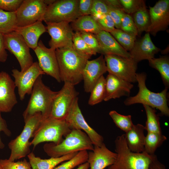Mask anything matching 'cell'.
<instances>
[{
	"instance_id": "6da1fadb",
	"label": "cell",
	"mask_w": 169,
	"mask_h": 169,
	"mask_svg": "<svg viewBox=\"0 0 169 169\" xmlns=\"http://www.w3.org/2000/svg\"><path fill=\"white\" fill-rule=\"evenodd\" d=\"M61 81L75 85L83 80V72L90 58L77 51L73 47L55 50Z\"/></svg>"
},
{
	"instance_id": "7a4b0ae2",
	"label": "cell",
	"mask_w": 169,
	"mask_h": 169,
	"mask_svg": "<svg viewBox=\"0 0 169 169\" xmlns=\"http://www.w3.org/2000/svg\"><path fill=\"white\" fill-rule=\"evenodd\" d=\"M115 143L116 159L107 169H149L155 154L131 151L126 143L125 134L117 136Z\"/></svg>"
},
{
	"instance_id": "3957f363",
	"label": "cell",
	"mask_w": 169,
	"mask_h": 169,
	"mask_svg": "<svg viewBox=\"0 0 169 169\" xmlns=\"http://www.w3.org/2000/svg\"><path fill=\"white\" fill-rule=\"evenodd\" d=\"M94 146L84 131L72 130L59 143L49 142L43 146L44 151L50 157H60L84 150L92 151Z\"/></svg>"
},
{
	"instance_id": "277c9868",
	"label": "cell",
	"mask_w": 169,
	"mask_h": 169,
	"mask_svg": "<svg viewBox=\"0 0 169 169\" xmlns=\"http://www.w3.org/2000/svg\"><path fill=\"white\" fill-rule=\"evenodd\" d=\"M136 76L139 89L138 92L136 95L127 98L124 101L125 105L128 106L139 103L147 105L158 109L162 115L168 116V89L165 88L159 93L151 91L146 86V74L145 73H136Z\"/></svg>"
},
{
	"instance_id": "5b68a950",
	"label": "cell",
	"mask_w": 169,
	"mask_h": 169,
	"mask_svg": "<svg viewBox=\"0 0 169 169\" xmlns=\"http://www.w3.org/2000/svg\"><path fill=\"white\" fill-rule=\"evenodd\" d=\"M58 93L45 85L42 75L37 79L31 94V96L23 116L24 121L35 114L40 113L43 120L49 117L54 99Z\"/></svg>"
},
{
	"instance_id": "8992f818",
	"label": "cell",
	"mask_w": 169,
	"mask_h": 169,
	"mask_svg": "<svg viewBox=\"0 0 169 169\" xmlns=\"http://www.w3.org/2000/svg\"><path fill=\"white\" fill-rule=\"evenodd\" d=\"M72 130L65 119L59 120L49 117L42 120L34 131L30 145L35 148L38 144L47 142L58 144Z\"/></svg>"
},
{
	"instance_id": "52a82bcc",
	"label": "cell",
	"mask_w": 169,
	"mask_h": 169,
	"mask_svg": "<svg viewBox=\"0 0 169 169\" xmlns=\"http://www.w3.org/2000/svg\"><path fill=\"white\" fill-rule=\"evenodd\" d=\"M43 119L41 113H36L24 121L25 125L21 133L8 144L11 151L8 159L11 161L24 157L30 152V139Z\"/></svg>"
},
{
	"instance_id": "ba28073f",
	"label": "cell",
	"mask_w": 169,
	"mask_h": 169,
	"mask_svg": "<svg viewBox=\"0 0 169 169\" xmlns=\"http://www.w3.org/2000/svg\"><path fill=\"white\" fill-rule=\"evenodd\" d=\"M79 0H56L48 5L43 21L46 23H72L80 16Z\"/></svg>"
},
{
	"instance_id": "9c48e42d",
	"label": "cell",
	"mask_w": 169,
	"mask_h": 169,
	"mask_svg": "<svg viewBox=\"0 0 169 169\" xmlns=\"http://www.w3.org/2000/svg\"><path fill=\"white\" fill-rule=\"evenodd\" d=\"M104 56L109 73L131 83L137 82L136 75L138 63L132 58L115 54Z\"/></svg>"
},
{
	"instance_id": "30bf717a",
	"label": "cell",
	"mask_w": 169,
	"mask_h": 169,
	"mask_svg": "<svg viewBox=\"0 0 169 169\" xmlns=\"http://www.w3.org/2000/svg\"><path fill=\"white\" fill-rule=\"evenodd\" d=\"M6 49L15 56L21 68V71L27 70L34 62L30 48L22 36L15 31L3 34Z\"/></svg>"
},
{
	"instance_id": "8fae6325",
	"label": "cell",
	"mask_w": 169,
	"mask_h": 169,
	"mask_svg": "<svg viewBox=\"0 0 169 169\" xmlns=\"http://www.w3.org/2000/svg\"><path fill=\"white\" fill-rule=\"evenodd\" d=\"M47 6L44 0H23L16 12L17 26L23 27L42 21Z\"/></svg>"
},
{
	"instance_id": "7c38bea8",
	"label": "cell",
	"mask_w": 169,
	"mask_h": 169,
	"mask_svg": "<svg viewBox=\"0 0 169 169\" xmlns=\"http://www.w3.org/2000/svg\"><path fill=\"white\" fill-rule=\"evenodd\" d=\"M78 95L74 85L64 82L54 99L49 117L57 119H65Z\"/></svg>"
},
{
	"instance_id": "4fadbf2b",
	"label": "cell",
	"mask_w": 169,
	"mask_h": 169,
	"mask_svg": "<svg viewBox=\"0 0 169 169\" xmlns=\"http://www.w3.org/2000/svg\"><path fill=\"white\" fill-rule=\"evenodd\" d=\"M78 100V97L73 102L65 120L71 130H83L94 146H100L104 143L103 138L86 122L79 106Z\"/></svg>"
},
{
	"instance_id": "5bb4252c",
	"label": "cell",
	"mask_w": 169,
	"mask_h": 169,
	"mask_svg": "<svg viewBox=\"0 0 169 169\" xmlns=\"http://www.w3.org/2000/svg\"><path fill=\"white\" fill-rule=\"evenodd\" d=\"M12 75L14 79V83L18 88L20 100L24 99L26 95H30L33 85L38 77L45 74L39 66L38 62H34L24 72L17 69L12 70Z\"/></svg>"
},
{
	"instance_id": "9a60e30c",
	"label": "cell",
	"mask_w": 169,
	"mask_h": 169,
	"mask_svg": "<svg viewBox=\"0 0 169 169\" xmlns=\"http://www.w3.org/2000/svg\"><path fill=\"white\" fill-rule=\"evenodd\" d=\"M67 22L46 23L47 31L51 37L49 42L50 48H59L73 46V30Z\"/></svg>"
},
{
	"instance_id": "2e32d148",
	"label": "cell",
	"mask_w": 169,
	"mask_h": 169,
	"mask_svg": "<svg viewBox=\"0 0 169 169\" xmlns=\"http://www.w3.org/2000/svg\"><path fill=\"white\" fill-rule=\"evenodd\" d=\"M38 58L40 68L46 74L50 75L60 82L59 69L55 50L47 47L42 40L38 41L33 50Z\"/></svg>"
},
{
	"instance_id": "e0dca14e",
	"label": "cell",
	"mask_w": 169,
	"mask_h": 169,
	"mask_svg": "<svg viewBox=\"0 0 169 169\" xmlns=\"http://www.w3.org/2000/svg\"><path fill=\"white\" fill-rule=\"evenodd\" d=\"M149 7L150 23L146 33L155 36L158 32L168 28L169 0H159L153 7Z\"/></svg>"
},
{
	"instance_id": "ac0fdd59",
	"label": "cell",
	"mask_w": 169,
	"mask_h": 169,
	"mask_svg": "<svg viewBox=\"0 0 169 169\" xmlns=\"http://www.w3.org/2000/svg\"><path fill=\"white\" fill-rule=\"evenodd\" d=\"M14 82L6 72H0V112H9L17 103Z\"/></svg>"
},
{
	"instance_id": "d6986e66",
	"label": "cell",
	"mask_w": 169,
	"mask_h": 169,
	"mask_svg": "<svg viewBox=\"0 0 169 169\" xmlns=\"http://www.w3.org/2000/svg\"><path fill=\"white\" fill-rule=\"evenodd\" d=\"M107 71L103 55L92 60H88L83 72L84 91L90 92L100 78Z\"/></svg>"
},
{
	"instance_id": "ffe728a7",
	"label": "cell",
	"mask_w": 169,
	"mask_h": 169,
	"mask_svg": "<svg viewBox=\"0 0 169 169\" xmlns=\"http://www.w3.org/2000/svg\"><path fill=\"white\" fill-rule=\"evenodd\" d=\"M117 154L109 150L104 143L101 146H94L92 151L88 152L87 162L90 169H104L115 162Z\"/></svg>"
},
{
	"instance_id": "44dd1931",
	"label": "cell",
	"mask_w": 169,
	"mask_h": 169,
	"mask_svg": "<svg viewBox=\"0 0 169 169\" xmlns=\"http://www.w3.org/2000/svg\"><path fill=\"white\" fill-rule=\"evenodd\" d=\"M160 50L152 42L149 33L137 40L129 52L131 58L138 63L144 60H148L154 58L155 54Z\"/></svg>"
},
{
	"instance_id": "7402d4cb",
	"label": "cell",
	"mask_w": 169,
	"mask_h": 169,
	"mask_svg": "<svg viewBox=\"0 0 169 169\" xmlns=\"http://www.w3.org/2000/svg\"><path fill=\"white\" fill-rule=\"evenodd\" d=\"M105 94L104 100L129 96L133 87L131 83L109 73L105 78Z\"/></svg>"
},
{
	"instance_id": "603a6c76",
	"label": "cell",
	"mask_w": 169,
	"mask_h": 169,
	"mask_svg": "<svg viewBox=\"0 0 169 169\" xmlns=\"http://www.w3.org/2000/svg\"><path fill=\"white\" fill-rule=\"evenodd\" d=\"M95 35L102 54H115L131 58L129 52L123 48L110 33L102 30Z\"/></svg>"
},
{
	"instance_id": "cb8c5ba5",
	"label": "cell",
	"mask_w": 169,
	"mask_h": 169,
	"mask_svg": "<svg viewBox=\"0 0 169 169\" xmlns=\"http://www.w3.org/2000/svg\"><path fill=\"white\" fill-rule=\"evenodd\" d=\"M14 31L21 35L29 48L34 50L38 46L39 37L47 30L42 21H38L25 26H17Z\"/></svg>"
},
{
	"instance_id": "d4e9b609",
	"label": "cell",
	"mask_w": 169,
	"mask_h": 169,
	"mask_svg": "<svg viewBox=\"0 0 169 169\" xmlns=\"http://www.w3.org/2000/svg\"><path fill=\"white\" fill-rule=\"evenodd\" d=\"M144 126L138 124L134 125L131 128L125 132V136L129 149L132 152L141 153L144 151L145 136Z\"/></svg>"
},
{
	"instance_id": "484cf974",
	"label": "cell",
	"mask_w": 169,
	"mask_h": 169,
	"mask_svg": "<svg viewBox=\"0 0 169 169\" xmlns=\"http://www.w3.org/2000/svg\"><path fill=\"white\" fill-rule=\"evenodd\" d=\"M78 152H74L58 157L42 159L36 156L33 152L27 155L32 169H53L58 165L72 158Z\"/></svg>"
},
{
	"instance_id": "4316f807",
	"label": "cell",
	"mask_w": 169,
	"mask_h": 169,
	"mask_svg": "<svg viewBox=\"0 0 169 169\" xmlns=\"http://www.w3.org/2000/svg\"><path fill=\"white\" fill-rule=\"evenodd\" d=\"M73 31L96 35L103 30L97 20L91 15L81 16L70 25Z\"/></svg>"
},
{
	"instance_id": "83f0119b",
	"label": "cell",
	"mask_w": 169,
	"mask_h": 169,
	"mask_svg": "<svg viewBox=\"0 0 169 169\" xmlns=\"http://www.w3.org/2000/svg\"><path fill=\"white\" fill-rule=\"evenodd\" d=\"M149 64L152 68L159 71L165 86L169 87V58L167 56H162L159 58H154L148 60Z\"/></svg>"
},
{
	"instance_id": "f1b7e54d",
	"label": "cell",
	"mask_w": 169,
	"mask_h": 169,
	"mask_svg": "<svg viewBox=\"0 0 169 169\" xmlns=\"http://www.w3.org/2000/svg\"><path fill=\"white\" fill-rule=\"evenodd\" d=\"M132 18L136 27L138 35L140 36L141 33L147 30L150 23L149 11L146 5V4L132 15Z\"/></svg>"
},
{
	"instance_id": "f546056e",
	"label": "cell",
	"mask_w": 169,
	"mask_h": 169,
	"mask_svg": "<svg viewBox=\"0 0 169 169\" xmlns=\"http://www.w3.org/2000/svg\"><path fill=\"white\" fill-rule=\"evenodd\" d=\"M167 139L162 133L147 132L145 136L144 152L149 155H154L159 147Z\"/></svg>"
},
{
	"instance_id": "4dcf8cb0",
	"label": "cell",
	"mask_w": 169,
	"mask_h": 169,
	"mask_svg": "<svg viewBox=\"0 0 169 169\" xmlns=\"http://www.w3.org/2000/svg\"><path fill=\"white\" fill-rule=\"evenodd\" d=\"M146 115V120L145 129L147 132L162 133L159 117L156 114L155 108L147 105H143Z\"/></svg>"
},
{
	"instance_id": "1f68e13d",
	"label": "cell",
	"mask_w": 169,
	"mask_h": 169,
	"mask_svg": "<svg viewBox=\"0 0 169 169\" xmlns=\"http://www.w3.org/2000/svg\"><path fill=\"white\" fill-rule=\"evenodd\" d=\"M17 27L15 12H9L0 9V33L3 34L14 31Z\"/></svg>"
},
{
	"instance_id": "d6a6232c",
	"label": "cell",
	"mask_w": 169,
	"mask_h": 169,
	"mask_svg": "<svg viewBox=\"0 0 169 169\" xmlns=\"http://www.w3.org/2000/svg\"><path fill=\"white\" fill-rule=\"evenodd\" d=\"M105 78L103 75L101 76L91 92L88 104L94 105L104 100L105 94Z\"/></svg>"
},
{
	"instance_id": "836d02e7",
	"label": "cell",
	"mask_w": 169,
	"mask_h": 169,
	"mask_svg": "<svg viewBox=\"0 0 169 169\" xmlns=\"http://www.w3.org/2000/svg\"><path fill=\"white\" fill-rule=\"evenodd\" d=\"M110 33L119 44L127 51H130L136 40V37L129 34L120 29H115Z\"/></svg>"
},
{
	"instance_id": "e575fe53",
	"label": "cell",
	"mask_w": 169,
	"mask_h": 169,
	"mask_svg": "<svg viewBox=\"0 0 169 169\" xmlns=\"http://www.w3.org/2000/svg\"><path fill=\"white\" fill-rule=\"evenodd\" d=\"M109 115L115 125L125 132L130 130L134 125L130 115H122L115 110L110 111Z\"/></svg>"
},
{
	"instance_id": "d590c367",
	"label": "cell",
	"mask_w": 169,
	"mask_h": 169,
	"mask_svg": "<svg viewBox=\"0 0 169 169\" xmlns=\"http://www.w3.org/2000/svg\"><path fill=\"white\" fill-rule=\"evenodd\" d=\"M88 152L86 150L79 152L72 158L65 161L53 169H73L79 165L87 162Z\"/></svg>"
},
{
	"instance_id": "8d00e7d4",
	"label": "cell",
	"mask_w": 169,
	"mask_h": 169,
	"mask_svg": "<svg viewBox=\"0 0 169 169\" xmlns=\"http://www.w3.org/2000/svg\"><path fill=\"white\" fill-rule=\"evenodd\" d=\"M73 44V47L77 51L90 58L96 54L88 47L78 32H74Z\"/></svg>"
},
{
	"instance_id": "74e56055",
	"label": "cell",
	"mask_w": 169,
	"mask_h": 169,
	"mask_svg": "<svg viewBox=\"0 0 169 169\" xmlns=\"http://www.w3.org/2000/svg\"><path fill=\"white\" fill-rule=\"evenodd\" d=\"M109 7L104 0H93L91 15L96 20L108 14Z\"/></svg>"
},
{
	"instance_id": "f35d334b",
	"label": "cell",
	"mask_w": 169,
	"mask_h": 169,
	"mask_svg": "<svg viewBox=\"0 0 169 169\" xmlns=\"http://www.w3.org/2000/svg\"><path fill=\"white\" fill-rule=\"evenodd\" d=\"M120 29L134 36H138L137 30L132 16L129 14H125L123 16Z\"/></svg>"
},
{
	"instance_id": "ab89813d",
	"label": "cell",
	"mask_w": 169,
	"mask_h": 169,
	"mask_svg": "<svg viewBox=\"0 0 169 169\" xmlns=\"http://www.w3.org/2000/svg\"><path fill=\"white\" fill-rule=\"evenodd\" d=\"M122 9L126 14L130 15L138 10L145 4L142 0H120Z\"/></svg>"
},
{
	"instance_id": "60d3db41",
	"label": "cell",
	"mask_w": 169,
	"mask_h": 169,
	"mask_svg": "<svg viewBox=\"0 0 169 169\" xmlns=\"http://www.w3.org/2000/svg\"><path fill=\"white\" fill-rule=\"evenodd\" d=\"M2 169H32L29 161L24 159L17 162L11 161L8 159L0 160Z\"/></svg>"
},
{
	"instance_id": "b9f144b4",
	"label": "cell",
	"mask_w": 169,
	"mask_h": 169,
	"mask_svg": "<svg viewBox=\"0 0 169 169\" xmlns=\"http://www.w3.org/2000/svg\"><path fill=\"white\" fill-rule=\"evenodd\" d=\"M79 33L87 46L93 51L96 54L100 53V46L95 35L84 32Z\"/></svg>"
},
{
	"instance_id": "7bdbcfd3",
	"label": "cell",
	"mask_w": 169,
	"mask_h": 169,
	"mask_svg": "<svg viewBox=\"0 0 169 169\" xmlns=\"http://www.w3.org/2000/svg\"><path fill=\"white\" fill-rule=\"evenodd\" d=\"M108 14L113 19L115 23V27L116 29H120L121 19L124 15L126 14L122 9L108 6Z\"/></svg>"
},
{
	"instance_id": "ee69618b",
	"label": "cell",
	"mask_w": 169,
	"mask_h": 169,
	"mask_svg": "<svg viewBox=\"0 0 169 169\" xmlns=\"http://www.w3.org/2000/svg\"><path fill=\"white\" fill-rule=\"evenodd\" d=\"M23 0H0V9L15 12L22 4Z\"/></svg>"
},
{
	"instance_id": "f6af8a7d",
	"label": "cell",
	"mask_w": 169,
	"mask_h": 169,
	"mask_svg": "<svg viewBox=\"0 0 169 169\" xmlns=\"http://www.w3.org/2000/svg\"><path fill=\"white\" fill-rule=\"evenodd\" d=\"M96 20L103 30L110 33L115 28L114 22L108 14L104 15Z\"/></svg>"
},
{
	"instance_id": "bcb514c9",
	"label": "cell",
	"mask_w": 169,
	"mask_h": 169,
	"mask_svg": "<svg viewBox=\"0 0 169 169\" xmlns=\"http://www.w3.org/2000/svg\"><path fill=\"white\" fill-rule=\"evenodd\" d=\"M93 0H79V11L81 16L91 15Z\"/></svg>"
},
{
	"instance_id": "7dc6e473",
	"label": "cell",
	"mask_w": 169,
	"mask_h": 169,
	"mask_svg": "<svg viewBox=\"0 0 169 169\" xmlns=\"http://www.w3.org/2000/svg\"><path fill=\"white\" fill-rule=\"evenodd\" d=\"M1 113L0 112V149H3L5 147V145L2 140L0 136V133L2 132L8 136H10L12 133L8 128L6 121L2 117Z\"/></svg>"
},
{
	"instance_id": "c3c4849f",
	"label": "cell",
	"mask_w": 169,
	"mask_h": 169,
	"mask_svg": "<svg viewBox=\"0 0 169 169\" xmlns=\"http://www.w3.org/2000/svg\"><path fill=\"white\" fill-rule=\"evenodd\" d=\"M6 50L3 34L0 33V62H5L7 59L8 54Z\"/></svg>"
},
{
	"instance_id": "681fc988",
	"label": "cell",
	"mask_w": 169,
	"mask_h": 169,
	"mask_svg": "<svg viewBox=\"0 0 169 169\" xmlns=\"http://www.w3.org/2000/svg\"><path fill=\"white\" fill-rule=\"evenodd\" d=\"M149 169H166L165 166L160 162L155 156L151 163Z\"/></svg>"
},
{
	"instance_id": "f907efd6",
	"label": "cell",
	"mask_w": 169,
	"mask_h": 169,
	"mask_svg": "<svg viewBox=\"0 0 169 169\" xmlns=\"http://www.w3.org/2000/svg\"><path fill=\"white\" fill-rule=\"evenodd\" d=\"M108 6L123 9L120 0H104Z\"/></svg>"
},
{
	"instance_id": "816d5d0a",
	"label": "cell",
	"mask_w": 169,
	"mask_h": 169,
	"mask_svg": "<svg viewBox=\"0 0 169 169\" xmlns=\"http://www.w3.org/2000/svg\"><path fill=\"white\" fill-rule=\"evenodd\" d=\"M89 164L86 162L79 166L76 169H89Z\"/></svg>"
},
{
	"instance_id": "f5cc1de1",
	"label": "cell",
	"mask_w": 169,
	"mask_h": 169,
	"mask_svg": "<svg viewBox=\"0 0 169 169\" xmlns=\"http://www.w3.org/2000/svg\"><path fill=\"white\" fill-rule=\"evenodd\" d=\"M0 169H2V166H1L0 163Z\"/></svg>"
}]
</instances>
